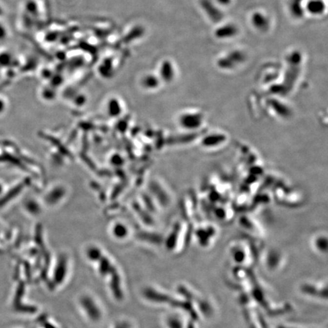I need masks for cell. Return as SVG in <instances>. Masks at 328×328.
I'll return each instance as SVG.
<instances>
[{
	"instance_id": "cell-9",
	"label": "cell",
	"mask_w": 328,
	"mask_h": 328,
	"mask_svg": "<svg viewBox=\"0 0 328 328\" xmlns=\"http://www.w3.org/2000/svg\"><path fill=\"white\" fill-rule=\"evenodd\" d=\"M239 32L237 26L234 24H225L217 27L215 36L217 39L227 40L234 38Z\"/></svg>"
},
{
	"instance_id": "cell-8",
	"label": "cell",
	"mask_w": 328,
	"mask_h": 328,
	"mask_svg": "<svg viewBox=\"0 0 328 328\" xmlns=\"http://www.w3.org/2000/svg\"><path fill=\"white\" fill-rule=\"evenodd\" d=\"M106 111L112 118H118L123 114V104L122 101L116 97L109 98L106 101Z\"/></svg>"
},
{
	"instance_id": "cell-16",
	"label": "cell",
	"mask_w": 328,
	"mask_h": 328,
	"mask_svg": "<svg viewBox=\"0 0 328 328\" xmlns=\"http://www.w3.org/2000/svg\"><path fill=\"white\" fill-rule=\"evenodd\" d=\"M217 1L222 5H227L231 2V0H217Z\"/></svg>"
},
{
	"instance_id": "cell-2",
	"label": "cell",
	"mask_w": 328,
	"mask_h": 328,
	"mask_svg": "<svg viewBox=\"0 0 328 328\" xmlns=\"http://www.w3.org/2000/svg\"><path fill=\"white\" fill-rule=\"evenodd\" d=\"M80 304L82 309L87 314V318L93 321H98L102 318V311L98 303L88 295L82 296Z\"/></svg>"
},
{
	"instance_id": "cell-11",
	"label": "cell",
	"mask_w": 328,
	"mask_h": 328,
	"mask_svg": "<svg viewBox=\"0 0 328 328\" xmlns=\"http://www.w3.org/2000/svg\"><path fill=\"white\" fill-rule=\"evenodd\" d=\"M161 82V79L158 77V75L148 74V75L143 76L142 80H141V84H142L144 89L151 91V90H155V89L158 88Z\"/></svg>"
},
{
	"instance_id": "cell-12",
	"label": "cell",
	"mask_w": 328,
	"mask_h": 328,
	"mask_svg": "<svg viewBox=\"0 0 328 328\" xmlns=\"http://www.w3.org/2000/svg\"><path fill=\"white\" fill-rule=\"evenodd\" d=\"M111 232L114 238L123 240L129 234V229L128 226L124 223L116 222L112 226Z\"/></svg>"
},
{
	"instance_id": "cell-6",
	"label": "cell",
	"mask_w": 328,
	"mask_h": 328,
	"mask_svg": "<svg viewBox=\"0 0 328 328\" xmlns=\"http://www.w3.org/2000/svg\"><path fill=\"white\" fill-rule=\"evenodd\" d=\"M161 81L169 83L176 77L174 65L169 60H164L159 67V73L157 74Z\"/></svg>"
},
{
	"instance_id": "cell-13",
	"label": "cell",
	"mask_w": 328,
	"mask_h": 328,
	"mask_svg": "<svg viewBox=\"0 0 328 328\" xmlns=\"http://www.w3.org/2000/svg\"><path fill=\"white\" fill-rule=\"evenodd\" d=\"M302 1L303 0H291L290 11L296 17L303 16V12H305V6H303Z\"/></svg>"
},
{
	"instance_id": "cell-7",
	"label": "cell",
	"mask_w": 328,
	"mask_h": 328,
	"mask_svg": "<svg viewBox=\"0 0 328 328\" xmlns=\"http://www.w3.org/2000/svg\"><path fill=\"white\" fill-rule=\"evenodd\" d=\"M251 23L259 31H266L270 27L269 18L262 12H254L251 16Z\"/></svg>"
},
{
	"instance_id": "cell-15",
	"label": "cell",
	"mask_w": 328,
	"mask_h": 328,
	"mask_svg": "<svg viewBox=\"0 0 328 328\" xmlns=\"http://www.w3.org/2000/svg\"><path fill=\"white\" fill-rule=\"evenodd\" d=\"M287 62L289 65L292 67H299V64L302 62V55L299 52H293L289 54L287 58Z\"/></svg>"
},
{
	"instance_id": "cell-3",
	"label": "cell",
	"mask_w": 328,
	"mask_h": 328,
	"mask_svg": "<svg viewBox=\"0 0 328 328\" xmlns=\"http://www.w3.org/2000/svg\"><path fill=\"white\" fill-rule=\"evenodd\" d=\"M228 138L224 132H211L204 135L201 139V146L205 149H217L227 142Z\"/></svg>"
},
{
	"instance_id": "cell-1",
	"label": "cell",
	"mask_w": 328,
	"mask_h": 328,
	"mask_svg": "<svg viewBox=\"0 0 328 328\" xmlns=\"http://www.w3.org/2000/svg\"><path fill=\"white\" fill-rule=\"evenodd\" d=\"M206 121L205 113L198 109H187L177 117V124L181 129L189 133L202 129Z\"/></svg>"
},
{
	"instance_id": "cell-4",
	"label": "cell",
	"mask_w": 328,
	"mask_h": 328,
	"mask_svg": "<svg viewBox=\"0 0 328 328\" xmlns=\"http://www.w3.org/2000/svg\"><path fill=\"white\" fill-rule=\"evenodd\" d=\"M245 60V54L240 50H232L221 57L217 61V65L225 70H230L236 68Z\"/></svg>"
},
{
	"instance_id": "cell-5",
	"label": "cell",
	"mask_w": 328,
	"mask_h": 328,
	"mask_svg": "<svg viewBox=\"0 0 328 328\" xmlns=\"http://www.w3.org/2000/svg\"><path fill=\"white\" fill-rule=\"evenodd\" d=\"M268 106L270 107V110L272 113H274V115L278 118L288 119L291 117L292 115V110L288 105L286 104L285 102L273 98L269 100Z\"/></svg>"
},
{
	"instance_id": "cell-10",
	"label": "cell",
	"mask_w": 328,
	"mask_h": 328,
	"mask_svg": "<svg viewBox=\"0 0 328 328\" xmlns=\"http://www.w3.org/2000/svg\"><path fill=\"white\" fill-rule=\"evenodd\" d=\"M326 9L323 0H309L305 6V10L312 16H321Z\"/></svg>"
},
{
	"instance_id": "cell-14",
	"label": "cell",
	"mask_w": 328,
	"mask_h": 328,
	"mask_svg": "<svg viewBox=\"0 0 328 328\" xmlns=\"http://www.w3.org/2000/svg\"><path fill=\"white\" fill-rule=\"evenodd\" d=\"M65 266H66V262L63 260H60L57 265V270H56V280L57 282L60 283L64 280V277L65 276Z\"/></svg>"
}]
</instances>
